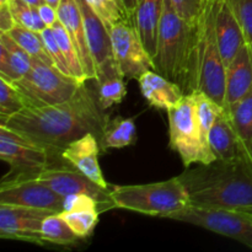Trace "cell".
<instances>
[{"instance_id":"23","label":"cell","mask_w":252,"mask_h":252,"mask_svg":"<svg viewBox=\"0 0 252 252\" xmlns=\"http://www.w3.org/2000/svg\"><path fill=\"white\" fill-rule=\"evenodd\" d=\"M32 58L7 33H0V76L15 83L26 75L33 65Z\"/></svg>"},{"instance_id":"2","label":"cell","mask_w":252,"mask_h":252,"mask_svg":"<svg viewBox=\"0 0 252 252\" xmlns=\"http://www.w3.org/2000/svg\"><path fill=\"white\" fill-rule=\"evenodd\" d=\"M179 179L191 206L233 211L252 208V166L245 158L186 167Z\"/></svg>"},{"instance_id":"17","label":"cell","mask_w":252,"mask_h":252,"mask_svg":"<svg viewBox=\"0 0 252 252\" xmlns=\"http://www.w3.org/2000/svg\"><path fill=\"white\" fill-rule=\"evenodd\" d=\"M57 12H58L59 21L65 27L69 36L71 37L75 44L86 78L88 80L96 79L95 64H94L93 56H91L88 39H86L83 14H81L78 0H61L57 7Z\"/></svg>"},{"instance_id":"30","label":"cell","mask_w":252,"mask_h":252,"mask_svg":"<svg viewBox=\"0 0 252 252\" xmlns=\"http://www.w3.org/2000/svg\"><path fill=\"white\" fill-rule=\"evenodd\" d=\"M29 107L19 89L5 78L0 76V122Z\"/></svg>"},{"instance_id":"13","label":"cell","mask_w":252,"mask_h":252,"mask_svg":"<svg viewBox=\"0 0 252 252\" xmlns=\"http://www.w3.org/2000/svg\"><path fill=\"white\" fill-rule=\"evenodd\" d=\"M78 2L83 14L89 48L95 64L96 83L111 76L122 75L113 56L110 30L94 12L86 0H78Z\"/></svg>"},{"instance_id":"19","label":"cell","mask_w":252,"mask_h":252,"mask_svg":"<svg viewBox=\"0 0 252 252\" xmlns=\"http://www.w3.org/2000/svg\"><path fill=\"white\" fill-rule=\"evenodd\" d=\"M225 107L245 97L252 90V49L248 44L240 49L225 69Z\"/></svg>"},{"instance_id":"38","label":"cell","mask_w":252,"mask_h":252,"mask_svg":"<svg viewBox=\"0 0 252 252\" xmlns=\"http://www.w3.org/2000/svg\"><path fill=\"white\" fill-rule=\"evenodd\" d=\"M39 15H41V19L43 20L44 25L47 27H52L58 20V12H57L56 7L51 6L49 4H43L38 7Z\"/></svg>"},{"instance_id":"6","label":"cell","mask_w":252,"mask_h":252,"mask_svg":"<svg viewBox=\"0 0 252 252\" xmlns=\"http://www.w3.org/2000/svg\"><path fill=\"white\" fill-rule=\"evenodd\" d=\"M12 84L22 94L29 107H39L70 100L84 83L63 73L54 64L34 59L29 73Z\"/></svg>"},{"instance_id":"31","label":"cell","mask_w":252,"mask_h":252,"mask_svg":"<svg viewBox=\"0 0 252 252\" xmlns=\"http://www.w3.org/2000/svg\"><path fill=\"white\" fill-rule=\"evenodd\" d=\"M127 95L125 78L122 75L111 76L97 81V98L102 110H108L113 105L123 101Z\"/></svg>"},{"instance_id":"12","label":"cell","mask_w":252,"mask_h":252,"mask_svg":"<svg viewBox=\"0 0 252 252\" xmlns=\"http://www.w3.org/2000/svg\"><path fill=\"white\" fill-rule=\"evenodd\" d=\"M0 204L32 207L62 213L64 197L33 177L4 176L0 186Z\"/></svg>"},{"instance_id":"20","label":"cell","mask_w":252,"mask_h":252,"mask_svg":"<svg viewBox=\"0 0 252 252\" xmlns=\"http://www.w3.org/2000/svg\"><path fill=\"white\" fill-rule=\"evenodd\" d=\"M143 96L150 106L159 110H170L185 96L184 90L154 69H149L138 79Z\"/></svg>"},{"instance_id":"34","label":"cell","mask_w":252,"mask_h":252,"mask_svg":"<svg viewBox=\"0 0 252 252\" xmlns=\"http://www.w3.org/2000/svg\"><path fill=\"white\" fill-rule=\"evenodd\" d=\"M41 36L42 38H43L44 46H46L47 52H48V54L51 56L54 65H56L58 69H61L63 73L68 74V75H71L70 70H69L68 63H66L65 57H64L63 51H62L61 46H59L58 41H57L56 34H54L52 27H47V29H44L43 31L41 32Z\"/></svg>"},{"instance_id":"27","label":"cell","mask_w":252,"mask_h":252,"mask_svg":"<svg viewBox=\"0 0 252 252\" xmlns=\"http://www.w3.org/2000/svg\"><path fill=\"white\" fill-rule=\"evenodd\" d=\"M41 235L43 243L54 244V245L69 246L80 240V238L74 233L73 229L59 213L51 214L44 219Z\"/></svg>"},{"instance_id":"22","label":"cell","mask_w":252,"mask_h":252,"mask_svg":"<svg viewBox=\"0 0 252 252\" xmlns=\"http://www.w3.org/2000/svg\"><path fill=\"white\" fill-rule=\"evenodd\" d=\"M162 10H164V0H140L132 19L145 49L153 59L157 53L158 33H159Z\"/></svg>"},{"instance_id":"1","label":"cell","mask_w":252,"mask_h":252,"mask_svg":"<svg viewBox=\"0 0 252 252\" xmlns=\"http://www.w3.org/2000/svg\"><path fill=\"white\" fill-rule=\"evenodd\" d=\"M110 120L98 103L97 94L85 83L70 100L58 105L27 107L0 125L62 154L69 143L88 133L102 137Z\"/></svg>"},{"instance_id":"26","label":"cell","mask_w":252,"mask_h":252,"mask_svg":"<svg viewBox=\"0 0 252 252\" xmlns=\"http://www.w3.org/2000/svg\"><path fill=\"white\" fill-rule=\"evenodd\" d=\"M137 140V126L134 118H123L121 116L108 120L100 139V147L102 152L108 149H121V148L133 145Z\"/></svg>"},{"instance_id":"28","label":"cell","mask_w":252,"mask_h":252,"mask_svg":"<svg viewBox=\"0 0 252 252\" xmlns=\"http://www.w3.org/2000/svg\"><path fill=\"white\" fill-rule=\"evenodd\" d=\"M7 34H10L16 41V43L21 46L32 58L38 59L44 63L53 64V61L47 52L43 38L39 32L16 25L14 29L7 32Z\"/></svg>"},{"instance_id":"18","label":"cell","mask_w":252,"mask_h":252,"mask_svg":"<svg viewBox=\"0 0 252 252\" xmlns=\"http://www.w3.org/2000/svg\"><path fill=\"white\" fill-rule=\"evenodd\" d=\"M100 213L96 199L89 194L78 193L64 197V209L59 214L79 238L86 239L95 230Z\"/></svg>"},{"instance_id":"8","label":"cell","mask_w":252,"mask_h":252,"mask_svg":"<svg viewBox=\"0 0 252 252\" xmlns=\"http://www.w3.org/2000/svg\"><path fill=\"white\" fill-rule=\"evenodd\" d=\"M169 219L199 226L212 233L234 239L252 249V216L243 211L189 206Z\"/></svg>"},{"instance_id":"24","label":"cell","mask_w":252,"mask_h":252,"mask_svg":"<svg viewBox=\"0 0 252 252\" xmlns=\"http://www.w3.org/2000/svg\"><path fill=\"white\" fill-rule=\"evenodd\" d=\"M191 95L193 97L194 106H196L199 140H201L202 158H203L202 164H211V162L216 161V158H214L211 147H209V133L213 127L214 121L217 120V117L224 107H221L213 98L209 97L202 91H193Z\"/></svg>"},{"instance_id":"43","label":"cell","mask_w":252,"mask_h":252,"mask_svg":"<svg viewBox=\"0 0 252 252\" xmlns=\"http://www.w3.org/2000/svg\"><path fill=\"white\" fill-rule=\"evenodd\" d=\"M243 212H246V213H249V214H251V216H252V208H249V209H245V211H243Z\"/></svg>"},{"instance_id":"11","label":"cell","mask_w":252,"mask_h":252,"mask_svg":"<svg viewBox=\"0 0 252 252\" xmlns=\"http://www.w3.org/2000/svg\"><path fill=\"white\" fill-rule=\"evenodd\" d=\"M31 177L44 184L63 197L78 193L89 194L97 201L101 213L115 208V204L111 198L112 187L102 189L66 161L62 162V164L51 165Z\"/></svg>"},{"instance_id":"4","label":"cell","mask_w":252,"mask_h":252,"mask_svg":"<svg viewBox=\"0 0 252 252\" xmlns=\"http://www.w3.org/2000/svg\"><path fill=\"white\" fill-rule=\"evenodd\" d=\"M111 198L115 208L160 218H169L189 204V193L179 176L153 184L112 187Z\"/></svg>"},{"instance_id":"10","label":"cell","mask_w":252,"mask_h":252,"mask_svg":"<svg viewBox=\"0 0 252 252\" xmlns=\"http://www.w3.org/2000/svg\"><path fill=\"white\" fill-rule=\"evenodd\" d=\"M113 56L125 79H139L143 73L154 69V62L145 49L134 22L130 17L116 22L110 29Z\"/></svg>"},{"instance_id":"33","label":"cell","mask_w":252,"mask_h":252,"mask_svg":"<svg viewBox=\"0 0 252 252\" xmlns=\"http://www.w3.org/2000/svg\"><path fill=\"white\" fill-rule=\"evenodd\" d=\"M91 9L103 21V24L110 30L116 22L127 19L126 11L121 0H86Z\"/></svg>"},{"instance_id":"7","label":"cell","mask_w":252,"mask_h":252,"mask_svg":"<svg viewBox=\"0 0 252 252\" xmlns=\"http://www.w3.org/2000/svg\"><path fill=\"white\" fill-rule=\"evenodd\" d=\"M0 159L11 169L7 177H31L51 165L65 161L62 154L19 134L4 125H0Z\"/></svg>"},{"instance_id":"3","label":"cell","mask_w":252,"mask_h":252,"mask_svg":"<svg viewBox=\"0 0 252 252\" xmlns=\"http://www.w3.org/2000/svg\"><path fill=\"white\" fill-rule=\"evenodd\" d=\"M197 24L180 16L169 0H164L154 70L176 83L185 95L197 90Z\"/></svg>"},{"instance_id":"29","label":"cell","mask_w":252,"mask_h":252,"mask_svg":"<svg viewBox=\"0 0 252 252\" xmlns=\"http://www.w3.org/2000/svg\"><path fill=\"white\" fill-rule=\"evenodd\" d=\"M54 34H56V38L58 41L59 46H61L62 51H63L64 57L66 59V63H68L69 70H70L71 75L74 78H76L78 80L86 83L88 78H86V74L84 71L83 64H81L80 57H79L78 51H76V47L74 44L73 39L69 36L68 31L65 30V27L63 26L59 19L57 20L56 24L52 26Z\"/></svg>"},{"instance_id":"37","label":"cell","mask_w":252,"mask_h":252,"mask_svg":"<svg viewBox=\"0 0 252 252\" xmlns=\"http://www.w3.org/2000/svg\"><path fill=\"white\" fill-rule=\"evenodd\" d=\"M16 25L17 24L15 21L14 16H12V12L10 10L9 4L0 5V31L2 33H7Z\"/></svg>"},{"instance_id":"5","label":"cell","mask_w":252,"mask_h":252,"mask_svg":"<svg viewBox=\"0 0 252 252\" xmlns=\"http://www.w3.org/2000/svg\"><path fill=\"white\" fill-rule=\"evenodd\" d=\"M214 20L216 0H207L197 24V90L225 107V64L219 49Z\"/></svg>"},{"instance_id":"40","label":"cell","mask_w":252,"mask_h":252,"mask_svg":"<svg viewBox=\"0 0 252 252\" xmlns=\"http://www.w3.org/2000/svg\"><path fill=\"white\" fill-rule=\"evenodd\" d=\"M22 1L27 2V4L32 5V6H36V7H39L41 5L46 4V0H22Z\"/></svg>"},{"instance_id":"21","label":"cell","mask_w":252,"mask_h":252,"mask_svg":"<svg viewBox=\"0 0 252 252\" xmlns=\"http://www.w3.org/2000/svg\"><path fill=\"white\" fill-rule=\"evenodd\" d=\"M209 147L216 160L234 161L243 157L238 135L225 108L221 110L209 133Z\"/></svg>"},{"instance_id":"35","label":"cell","mask_w":252,"mask_h":252,"mask_svg":"<svg viewBox=\"0 0 252 252\" xmlns=\"http://www.w3.org/2000/svg\"><path fill=\"white\" fill-rule=\"evenodd\" d=\"M243 29L246 44L252 49V0H229Z\"/></svg>"},{"instance_id":"16","label":"cell","mask_w":252,"mask_h":252,"mask_svg":"<svg viewBox=\"0 0 252 252\" xmlns=\"http://www.w3.org/2000/svg\"><path fill=\"white\" fill-rule=\"evenodd\" d=\"M216 33L225 69L246 44L243 29L229 0H216Z\"/></svg>"},{"instance_id":"36","label":"cell","mask_w":252,"mask_h":252,"mask_svg":"<svg viewBox=\"0 0 252 252\" xmlns=\"http://www.w3.org/2000/svg\"><path fill=\"white\" fill-rule=\"evenodd\" d=\"M180 16L189 22L197 24L206 7L207 0H169Z\"/></svg>"},{"instance_id":"25","label":"cell","mask_w":252,"mask_h":252,"mask_svg":"<svg viewBox=\"0 0 252 252\" xmlns=\"http://www.w3.org/2000/svg\"><path fill=\"white\" fill-rule=\"evenodd\" d=\"M225 110L238 135L243 157L252 166V90Z\"/></svg>"},{"instance_id":"9","label":"cell","mask_w":252,"mask_h":252,"mask_svg":"<svg viewBox=\"0 0 252 252\" xmlns=\"http://www.w3.org/2000/svg\"><path fill=\"white\" fill-rule=\"evenodd\" d=\"M169 113L170 148L181 157L185 167L202 164V148L199 140L196 106L191 94L185 95Z\"/></svg>"},{"instance_id":"41","label":"cell","mask_w":252,"mask_h":252,"mask_svg":"<svg viewBox=\"0 0 252 252\" xmlns=\"http://www.w3.org/2000/svg\"><path fill=\"white\" fill-rule=\"evenodd\" d=\"M46 2L47 4H49L51 5V6H53V7H58V5H59V2H61V0H46Z\"/></svg>"},{"instance_id":"39","label":"cell","mask_w":252,"mask_h":252,"mask_svg":"<svg viewBox=\"0 0 252 252\" xmlns=\"http://www.w3.org/2000/svg\"><path fill=\"white\" fill-rule=\"evenodd\" d=\"M121 1H122L128 16H129L130 19H133V16H134L135 14V10H137L138 5H139L140 0H121Z\"/></svg>"},{"instance_id":"15","label":"cell","mask_w":252,"mask_h":252,"mask_svg":"<svg viewBox=\"0 0 252 252\" xmlns=\"http://www.w3.org/2000/svg\"><path fill=\"white\" fill-rule=\"evenodd\" d=\"M100 150V139L97 135L88 133L84 137L69 143L64 148L62 157L66 162H69L71 166L79 170L96 185L102 189H111L110 185L106 182L102 170L98 164L97 157Z\"/></svg>"},{"instance_id":"14","label":"cell","mask_w":252,"mask_h":252,"mask_svg":"<svg viewBox=\"0 0 252 252\" xmlns=\"http://www.w3.org/2000/svg\"><path fill=\"white\" fill-rule=\"evenodd\" d=\"M47 209L0 204V238L42 245V224L51 214Z\"/></svg>"},{"instance_id":"42","label":"cell","mask_w":252,"mask_h":252,"mask_svg":"<svg viewBox=\"0 0 252 252\" xmlns=\"http://www.w3.org/2000/svg\"><path fill=\"white\" fill-rule=\"evenodd\" d=\"M10 0H0V5H4V4H9Z\"/></svg>"},{"instance_id":"32","label":"cell","mask_w":252,"mask_h":252,"mask_svg":"<svg viewBox=\"0 0 252 252\" xmlns=\"http://www.w3.org/2000/svg\"><path fill=\"white\" fill-rule=\"evenodd\" d=\"M9 6L15 21L20 26H24L26 29L32 30V31L39 32V33L44 29H47L43 20L41 19L38 7L32 6V5L27 4L22 0H10Z\"/></svg>"}]
</instances>
